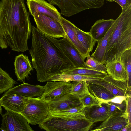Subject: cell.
Instances as JSON below:
<instances>
[{
    "label": "cell",
    "mask_w": 131,
    "mask_h": 131,
    "mask_svg": "<svg viewBox=\"0 0 131 131\" xmlns=\"http://www.w3.org/2000/svg\"><path fill=\"white\" fill-rule=\"evenodd\" d=\"M32 45L29 50L37 78L40 82L75 67L61 49L59 40L32 26Z\"/></svg>",
    "instance_id": "cell-1"
},
{
    "label": "cell",
    "mask_w": 131,
    "mask_h": 131,
    "mask_svg": "<svg viewBox=\"0 0 131 131\" xmlns=\"http://www.w3.org/2000/svg\"><path fill=\"white\" fill-rule=\"evenodd\" d=\"M24 0L0 1V47L18 52L28 50L31 32L29 14Z\"/></svg>",
    "instance_id": "cell-2"
},
{
    "label": "cell",
    "mask_w": 131,
    "mask_h": 131,
    "mask_svg": "<svg viewBox=\"0 0 131 131\" xmlns=\"http://www.w3.org/2000/svg\"><path fill=\"white\" fill-rule=\"evenodd\" d=\"M113 23L105 51V64L121 61L123 53L131 49V6L122 9Z\"/></svg>",
    "instance_id": "cell-3"
},
{
    "label": "cell",
    "mask_w": 131,
    "mask_h": 131,
    "mask_svg": "<svg viewBox=\"0 0 131 131\" xmlns=\"http://www.w3.org/2000/svg\"><path fill=\"white\" fill-rule=\"evenodd\" d=\"M93 124L88 119H75L66 115L50 112L39 126L47 131H88Z\"/></svg>",
    "instance_id": "cell-4"
},
{
    "label": "cell",
    "mask_w": 131,
    "mask_h": 131,
    "mask_svg": "<svg viewBox=\"0 0 131 131\" xmlns=\"http://www.w3.org/2000/svg\"><path fill=\"white\" fill-rule=\"evenodd\" d=\"M52 5L58 6L61 14L66 17L73 15L83 10L99 8L104 4L105 0H47Z\"/></svg>",
    "instance_id": "cell-5"
},
{
    "label": "cell",
    "mask_w": 131,
    "mask_h": 131,
    "mask_svg": "<svg viewBox=\"0 0 131 131\" xmlns=\"http://www.w3.org/2000/svg\"><path fill=\"white\" fill-rule=\"evenodd\" d=\"M49 112L47 103L38 97L29 98L20 113L29 124L34 125L39 124L46 118Z\"/></svg>",
    "instance_id": "cell-6"
},
{
    "label": "cell",
    "mask_w": 131,
    "mask_h": 131,
    "mask_svg": "<svg viewBox=\"0 0 131 131\" xmlns=\"http://www.w3.org/2000/svg\"><path fill=\"white\" fill-rule=\"evenodd\" d=\"M32 16L36 28L42 33L56 38L65 37L66 33L60 22L40 13H36Z\"/></svg>",
    "instance_id": "cell-7"
},
{
    "label": "cell",
    "mask_w": 131,
    "mask_h": 131,
    "mask_svg": "<svg viewBox=\"0 0 131 131\" xmlns=\"http://www.w3.org/2000/svg\"><path fill=\"white\" fill-rule=\"evenodd\" d=\"M1 114L2 123L0 129L4 131H33L29 123L20 113L9 110Z\"/></svg>",
    "instance_id": "cell-8"
},
{
    "label": "cell",
    "mask_w": 131,
    "mask_h": 131,
    "mask_svg": "<svg viewBox=\"0 0 131 131\" xmlns=\"http://www.w3.org/2000/svg\"><path fill=\"white\" fill-rule=\"evenodd\" d=\"M72 83L70 82L47 81L44 86V91L42 95L39 97L47 102L64 94L70 92Z\"/></svg>",
    "instance_id": "cell-9"
},
{
    "label": "cell",
    "mask_w": 131,
    "mask_h": 131,
    "mask_svg": "<svg viewBox=\"0 0 131 131\" xmlns=\"http://www.w3.org/2000/svg\"><path fill=\"white\" fill-rule=\"evenodd\" d=\"M26 4L29 12L32 16L36 13H40L60 22L61 13L50 3L45 0H26Z\"/></svg>",
    "instance_id": "cell-10"
},
{
    "label": "cell",
    "mask_w": 131,
    "mask_h": 131,
    "mask_svg": "<svg viewBox=\"0 0 131 131\" xmlns=\"http://www.w3.org/2000/svg\"><path fill=\"white\" fill-rule=\"evenodd\" d=\"M47 103L50 112L61 111L82 105L80 100L70 92Z\"/></svg>",
    "instance_id": "cell-11"
},
{
    "label": "cell",
    "mask_w": 131,
    "mask_h": 131,
    "mask_svg": "<svg viewBox=\"0 0 131 131\" xmlns=\"http://www.w3.org/2000/svg\"><path fill=\"white\" fill-rule=\"evenodd\" d=\"M60 47L64 53L75 67L86 68L84 59L69 40L66 35L59 40Z\"/></svg>",
    "instance_id": "cell-12"
},
{
    "label": "cell",
    "mask_w": 131,
    "mask_h": 131,
    "mask_svg": "<svg viewBox=\"0 0 131 131\" xmlns=\"http://www.w3.org/2000/svg\"><path fill=\"white\" fill-rule=\"evenodd\" d=\"M44 91V86L23 83L13 87L5 92L3 95L16 94L28 98L41 96Z\"/></svg>",
    "instance_id": "cell-13"
},
{
    "label": "cell",
    "mask_w": 131,
    "mask_h": 131,
    "mask_svg": "<svg viewBox=\"0 0 131 131\" xmlns=\"http://www.w3.org/2000/svg\"><path fill=\"white\" fill-rule=\"evenodd\" d=\"M29 98L16 94L3 95L0 98L2 106L9 110L20 113L24 110Z\"/></svg>",
    "instance_id": "cell-14"
},
{
    "label": "cell",
    "mask_w": 131,
    "mask_h": 131,
    "mask_svg": "<svg viewBox=\"0 0 131 131\" xmlns=\"http://www.w3.org/2000/svg\"><path fill=\"white\" fill-rule=\"evenodd\" d=\"M127 119L122 115H111L93 131H121L124 129H127Z\"/></svg>",
    "instance_id": "cell-15"
},
{
    "label": "cell",
    "mask_w": 131,
    "mask_h": 131,
    "mask_svg": "<svg viewBox=\"0 0 131 131\" xmlns=\"http://www.w3.org/2000/svg\"><path fill=\"white\" fill-rule=\"evenodd\" d=\"M60 22L69 39L84 59L90 55V53L83 46L78 40L75 32V25L62 16L60 18Z\"/></svg>",
    "instance_id": "cell-16"
},
{
    "label": "cell",
    "mask_w": 131,
    "mask_h": 131,
    "mask_svg": "<svg viewBox=\"0 0 131 131\" xmlns=\"http://www.w3.org/2000/svg\"><path fill=\"white\" fill-rule=\"evenodd\" d=\"M14 65L17 80L21 81L23 82L33 70L28 56L22 54L16 57Z\"/></svg>",
    "instance_id": "cell-17"
},
{
    "label": "cell",
    "mask_w": 131,
    "mask_h": 131,
    "mask_svg": "<svg viewBox=\"0 0 131 131\" xmlns=\"http://www.w3.org/2000/svg\"><path fill=\"white\" fill-rule=\"evenodd\" d=\"M84 111L86 118L93 123L103 122L109 116L108 107L105 103L101 106L85 107Z\"/></svg>",
    "instance_id": "cell-18"
},
{
    "label": "cell",
    "mask_w": 131,
    "mask_h": 131,
    "mask_svg": "<svg viewBox=\"0 0 131 131\" xmlns=\"http://www.w3.org/2000/svg\"><path fill=\"white\" fill-rule=\"evenodd\" d=\"M114 21L113 19L98 20L91 26L89 32L97 42L106 34Z\"/></svg>",
    "instance_id": "cell-19"
},
{
    "label": "cell",
    "mask_w": 131,
    "mask_h": 131,
    "mask_svg": "<svg viewBox=\"0 0 131 131\" xmlns=\"http://www.w3.org/2000/svg\"><path fill=\"white\" fill-rule=\"evenodd\" d=\"M107 74L114 80L122 82L128 79L126 70L121 61H116L105 64Z\"/></svg>",
    "instance_id": "cell-20"
},
{
    "label": "cell",
    "mask_w": 131,
    "mask_h": 131,
    "mask_svg": "<svg viewBox=\"0 0 131 131\" xmlns=\"http://www.w3.org/2000/svg\"><path fill=\"white\" fill-rule=\"evenodd\" d=\"M113 23L104 36L97 41V47L91 56L103 64H106L105 51L109 37L114 27Z\"/></svg>",
    "instance_id": "cell-21"
},
{
    "label": "cell",
    "mask_w": 131,
    "mask_h": 131,
    "mask_svg": "<svg viewBox=\"0 0 131 131\" xmlns=\"http://www.w3.org/2000/svg\"><path fill=\"white\" fill-rule=\"evenodd\" d=\"M90 93L102 103L106 102L115 96L104 87L87 82Z\"/></svg>",
    "instance_id": "cell-22"
},
{
    "label": "cell",
    "mask_w": 131,
    "mask_h": 131,
    "mask_svg": "<svg viewBox=\"0 0 131 131\" xmlns=\"http://www.w3.org/2000/svg\"><path fill=\"white\" fill-rule=\"evenodd\" d=\"M75 30L77 38L83 46L90 53L93 50L97 42L92 36L89 32L83 31L75 26Z\"/></svg>",
    "instance_id": "cell-23"
},
{
    "label": "cell",
    "mask_w": 131,
    "mask_h": 131,
    "mask_svg": "<svg viewBox=\"0 0 131 131\" xmlns=\"http://www.w3.org/2000/svg\"><path fill=\"white\" fill-rule=\"evenodd\" d=\"M62 74L98 77L103 79L108 75L107 73L95 71L87 67H75L65 71Z\"/></svg>",
    "instance_id": "cell-24"
},
{
    "label": "cell",
    "mask_w": 131,
    "mask_h": 131,
    "mask_svg": "<svg viewBox=\"0 0 131 131\" xmlns=\"http://www.w3.org/2000/svg\"><path fill=\"white\" fill-rule=\"evenodd\" d=\"M73 82L72 86L70 92L71 94L80 100L90 93L86 81Z\"/></svg>",
    "instance_id": "cell-25"
},
{
    "label": "cell",
    "mask_w": 131,
    "mask_h": 131,
    "mask_svg": "<svg viewBox=\"0 0 131 131\" xmlns=\"http://www.w3.org/2000/svg\"><path fill=\"white\" fill-rule=\"evenodd\" d=\"M16 83V82L0 67V94L13 87Z\"/></svg>",
    "instance_id": "cell-26"
},
{
    "label": "cell",
    "mask_w": 131,
    "mask_h": 131,
    "mask_svg": "<svg viewBox=\"0 0 131 131\" xmlns=\"http://www.w3.org/2000/svg\"><path fill=\"white\" fill-rule=\"evenodd\" d=\"M82 105L61 111L50 112L65 115L77 119H87L85 116Z\"/></svg>",
    "instance_id": "cell-27"
},
{
    "label": "cell",
    "mask_w": 131,
    "mask_h": 131,
    "mask_svg": "<svg viewBox=\"0 0 131 131\" xmlns=\"http://www.w3.org/2000/svg\"><path fill=\"white\" fill-rule=\"evenodd\" d=\"M121 61L124 65L127 72L128 79L127 86L129 90H131V49L124 52L121 57Z\"/></svg>",
    "instance_id": "cell-28"
},
{
    "label": "cell",
    "mask_w": 131,
    "mask_h": 131,
    "mask_svg": "<svg viewBox=\"0 0 131 131\" xmlns=\"http://www.w3.org/2000/svg\"><path fill=\"white\" fill-rule=\"evenodd\" d=\"M89 81L91 83L99 85L104 87L115 96H127V95H128V93L127 91L117 88L112 84L104 80L103 79Z\"/></svg>",
    "instance_id": "cell-29"
},
{
    "label": "cell",
    "mask_w": 131,
    "mask_h": 131,
    "mask_svg": "<svg viewBox=\"0 0 131 131\" xmlns=\"http://www.w3.org/2000/svg\"><path fill=\"white\" fill-rule=\"evenodd\" d=\"M126 100L121 104L114 103L110 101L105 103L108 106L109 116L111 115L116 116L122 115L125 110Z\"/></svg>",
    "instance_id": "cell-30"
},
{
    "label": "cell",
    "mask_w": 131,
    "mask_h": 131,
    "mask_svg": "<svg viewBox=\"0 0 131 131\" xmlns=\"http://www.w3.org/2000/svg\"><path fill=\"white\" fill-rule=\"evenodd\" d=\"M85 63L86 67L88 68L107 73L105 65L100 62L90 55L87 57Z\"/></svg>",
    "instance_id": "cell-31"
},
{
    "label": "cell",
    "mask_w": 131,
    "mask_h": 131,
    "mask_svg": "<svg viewBox=\"0 0 131 131\" xmlns=\"http://www.w3.org/2000/svg\"><path fill=\"white\" fill-rule=\"evenodd\" d=\"M80 100L83 108L93 106H101L102 103L90 92Z\"/></svg>",
    "instance_id": "cell-32"
},
{
    "label": "cell",
    "mask_w": 131,
    "mask_h": 131,
    "mask_svg": "<svg viewBox=\"0 0 131 131\" xmlns=\"http://www.w3.org/2000/svg\"><path fill=\"white\" fill-rule=\"evenodd\" d=\"M101 78L78 75L67 74L65 79L67 82L71 81H86V82L103 79Z\"/></svg>",
    "instance_id": "cell-33"
},
{
    "label": "cell",
    "mask_w": 131,
    "mask_h": 131,
    "mask_svg": "<svg viewBox=\"0 0 131 131\" xmlns=\"http://www.w3.org/2000/svg\"><path fill=\"white\" fill-rule=\"evenodd\" d=\"M117 3L123 9L131 6V0H112Z\"/></svg>",
    "instance_id": "cell-34"
},
{
    "label": "cell",
    "mask_w": 131,
    "mask_h": 131,
    "mask_svg": "<svg viewBox=\"0 0 131 131\" xmlns=\"http://www.w3.org/2000/svg\"><path fill=\"white\" fill-rule=\"evenodd\" d=\"M2 106L1 105L0 103V114H2Z\"/></svg>",
    "instance_id": "cell-35"
},
{
    "label": "cell",
    "mask_w": 131,
    "mask_h": 131,
    "mask_svg": "<svg viewBox=\"0 0 131 131\" xmlns=\"http://www.w3.org/2000/svg\"><path fill=\"white\" fill-rule=\"evenodd\" d=\"M108 1H110V2H112V0H107Z\"/></svg>",
    "instance_id": "cell-36"
}]
</instances>
